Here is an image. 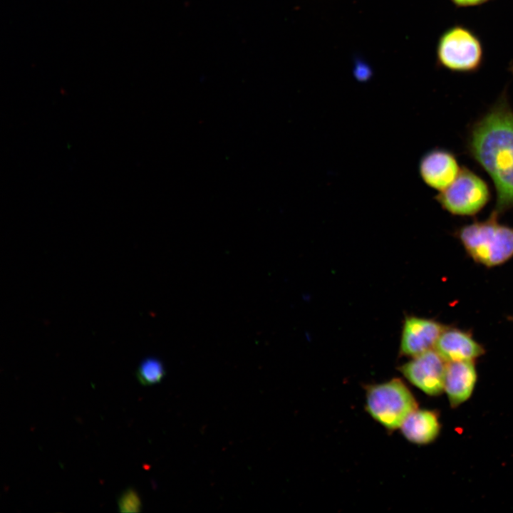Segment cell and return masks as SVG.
Returning <instances> with one entry per match:
<instances>
[{
    "label": "cell",
    "mask_w": 513,
    "mask_h": 513,
    "mask_svg": "<svg viewBox=\"0 0 513 513\" xmlns=\"http://www.w3.org/2000/svg\"><path fill=\"white\" fill-rule=\"evenodd\" d=\"M470 154L488 173L495 187L494 212L513 207V110L505 95L472 126Z\"/></svg>",
    "instance_id": "cell-1"
},
{
    "label": "cell",
    "mask_w": 513,
    "mask_h": 513,
    "mask_svg": "<svg viewBox=\"0 0 513 513\" xmlns=\"http://www.w3.org/2000/svg\"><path fill=\"white\" fill-rule=\"evenodd\" d=\"M458 236L469 255L487 266L501 264L513 256V228L500 224L494 211L484 221L462 227Z\"/></svg>",
    "instance_id": "cell-2"
},
{
    "label": "cell",
    "mask_w": 513,
    "mask_h": 513,
    "mask_svg": "<svg viewBox=\"0 0 513 513\" xmlns=\"http://www.w3.org/2000/svg\"><path fill=\"white\" fill-rule=\"evenodd\" d=\"M369 414L389 430L400 428L408 416L418 408L413 393L400 379L370 385L366 394Z\"/></svg>",
    "instance_id": "cell-3"
},
{
    "label": "cell",
    "mask_w": 513,
    "mask_h": 513,
    "mask_svg": "<svg viewBox=\"0 0 513 513\" xmlns=\"http://www.w3.org/2000/svg\"><path fill=\"white\" fill-rule=\"evenodd\" d=\"M487 184L470 169L461 168L455 180L440 192L435 200L448 212L459 216H472L489 202Z\"/></svg>",
    "instance_id": "cell-4"
},
{
    "label": "cell",
    "mask_w": 513,
    "mask_h": 513,
    "mask_svg": "<svg viewBox=\"0 0 513 513\" xmlns=\"http://www.w3.org/2000/svg\"><path fill=\"white\" fill-rule=\"evenodd\" d=\"M437 58L444 68L456 72H472L482 61V48L478 38L469 29L453 26L440 37Z\"/></svg>",
    "instance_id": "cell-5"
},
{
    "label": "cell",
    "mask_w": 513,
    "mask_h": 513,
    "mask_svg": "<svg viewBox=\"0 0 513 513\" xmlns=\"http://www.w3.org/2000/svg\"><path fill=\"white\" fill-rule=\"evenodd\" d=\"M447 361L432 349L400 367V371L413 385L425 393L435 396L444 391Z\"/></svg>",
    "instance_id": "cell-6"
},
{
    "label": "cell",
    "mask_w": 513,
    "mask_h": 513,
    "mask_svg": "<svg viewBox=\"0 0 513 513\" xmlns=\"http://www.w3.org/2000/svg\"><path fill=\"white\" fill-rule=\"evenodd\" d=\"M447 327L431 319L408 316L404 321L400 339V353L415 357L434 349Z\"/></svg>",
    "instance_id": "cell-7"
},
{
    "label": "cell",
    "mask_w": 513,
    "mask_h": 513,
    "mask_svg": "<svg viewBox=\"0 0 513 513\" xmlns=\"http://www.w3.org/2000/svg\"><path fill=\"white\" fill-rule=\"evenodd\" d=\"M460 170L455 156L441 148L428 151L419 163V172L423 182L440 192L455 180Z\"/></svg>",
    "instance_id": "cell-8"
},
{
    "label": "cell",
    "mask_w": 513,
    "mask_h": 513,
    "mask_svg": "<svg viewBox=\"0 0 513 513\" xmlns=\"http://www.w3.org/2000/svg\"><path fill=\"white\" fill-rule=\"evenodd\" d=\"M477 378L474 361L447 362L444 391L451 407L456 408L471 397Z\"/></svg>",
    "instance_id": "cell-9"
},
{
    "label": "cell",
    "mask_w": 513,
    "mask_h": 513,
    "mask_svg": "<svg viewBox=\"0 0 513 513\" xmlns=\"http://www.w3.org/2000/svg\"><path fill=\"white\" fill-rule=\"evenodd\" d=\"M434 349L447 362L474 361L484 351L467 333L447 328L438 338Z\"/></svg>",
    "instance_id": "cell-10"
},
{
    "label": "cell",
    "mask_w": 513,
    "mask_h": 513,
    "mask_svg": "<svg viewBox=\"0 0 513 513\" xmlns=\"http://www.w3.org/2000/svg\"><path fill=\"white\" fill-rule=\"evenodd\" d=\"M400 428L410 442L426 445L437 437L440 423L435 411L417 408L408 416Z\"/></svg>",
    "instance_id": "cell-11"
},
{
    "label": "cell",
    "mask_w": 513,
    "mask_h": 513,
    "mask_svg": "<svg viewBox=\"0 0 513 513\" xmlns=\"http://www.w3.org/2000/svg\"><path fill=\"white\" fill-rule=\"evenodd\" d=\"M165 370L162 363L155 358H147L142 361L137 370V378L143 385L160 383L165 377Z\"/></svg>",
    "instance_id": "cell-12"
},
{
    "label": "cell",
    "mask_w": 513,
    "mask_h": 513,
    "mask_svg": "<svg viewBox=\"0 0 513 513\" xmlns=\"http://www.w3.org/2000/svg\"><path fill=\"white\" fill-rule=\"evenodd\" d=\"M121 512H138L141 509V500L137 492L129 488L125 490L118 500Z\"/></svg>",
    "instance_id": "cell-13"
},
{
    "label": "cell",
    "mask_w": 513,
    "mask_h": 513,
    "mask_svg": "<svg viewBox=\"0 0 513 513\" xmlns=\"http://www.w3.org/2000/svg\"><path fill=\"white\" fill-rule=\"evenodd\" d=\"M455 4L459 6H470L482 4L488 0H451Z\"/></svg>",
    "instance_id": "cell-14"
}]
</instances>
